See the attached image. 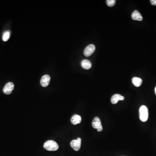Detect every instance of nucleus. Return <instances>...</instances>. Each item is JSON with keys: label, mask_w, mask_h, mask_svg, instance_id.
<instances>
[{"label": "nucleus", "mask_w": 156, "mask_h": 156, "mask_svg": "<svg viewBox=\"0 0 156 156\" xmlns=\"http://www.w3.org/2000/svg\"><path fill=\"white\" fill-rule=\"evenodd\" d=\"M44 147L48 151H56L59 149V145L53 140H49L44 144Z\"/></svg>", "instance_id": "obj_1"}, {"label": "nucleus", "mask_w": 156, "mask_h": 156, "mask_svg": "<svg viewBox=\"0 0 156 156\" xmlns=\"http://www.w3.org/2000/svg\"><path fill=\"white\" fill-rule=\"evenodd\" d=\"M139 117L142 122H146L148 119V110L145 105H142L139 109Z\"/></svg>", "instance_id": "obj_2"}, {"label": "nucleus", "mask_w": 156, "mask_h": 156, "mask_svg": "<svg viewBox=\"0 0 156 156\" xmlns=\"http://www.w3.org/2000/svg\"><path fill=\"white\" fill-rule=\"evenodd\" d=\"M92 126L94 129H96L98 132H101L102 131L103 128L101 120L98 117H96L93 119L92 122Z\"/></svg>", "instance_id": "obj_3"}, {"label": "nucleus", "mask_w": 156, "mask_h": 156, "mask_svg": "<svg viewBox=\"0 0 156 156\" xmlns=\"http://www.w3.org/2000/svg\"><path fill=\"white\" fill-rule=\"evenodd\" d=\"M70 145L72 148L75 151H78L80 150L81 146V139L78 137L77 140H73L71 142Z\"/></svg>", "instance_id": "obj_4"}, {"label": "nucleus", "mask_w": 156, "mask_h": 156, "mask_svg": "<svg viewBox=\"0 0 156 156\" xmlns=\"http://www.w3.org/2000/svg\"><path fill=\"white\" fill-rule=\"evenodd\" d=\"M96 50L95 46L93 44H90L88 46L85 48L84 51V54L86 57H88L92 55V54L95 52Z\"/></svg>", "instance_id": "obj_5"}, {"label": "nucleus", "mask_w": 156, "mask_h": 156, "mask_svg": "<svg viewBox=\"0 0 156 156\" xmlns=\"http://www.w3.org/2000/svg\"><path fill=\"white\" fill-rule=\"evenodd\" d=\"M14 86L13 83L9 82L6 84L3 88V92L7 95L11 94L13 90L14 89Z\"/></svg>", "instance_id": "obj_6"}, {"label": "nucleus", "mask_w": 156, "mask_h": 156, "mask_svg": "<svg viewBox=\"0 0 156 156\" xmlns=\"http://www.w3.org/2000/svg\"><path fill=\"white\" fill-rule=\"evenodd\" d=\"M50 81V77L49 75H45L43 76L40 80V84L44 87L48 86Z\"/></svg>", "instance_id": "obj_7"}, {"label": "nucleus", "mask_w": 156, "mask_h": 156, "mask_svg": "<svg viewBox=\"0 0 156 156\" xmlns=\"http://www.w3.org/2000/svg\"><path fill=\"white\" fill-rule=\"evenodd\" d=\"M125 98L120 94H116L114 95L111 98V102L113 104H116L119 101H123Z\"/></svg>", "instance_id": "obj_8"}, {"label": "nucleus", "mask_w": 156, "mask_h": 156, "mask_svg": "<svg viewBox=\"0 0 156 156\" xmlns=\"http://www.w3.org/2000/svg\"><path fill=\"white\" fill-rule=\"evenodd\" d=\"M131 17L132 19L135 21H142L143 20V17L141 14L137 10H135L132 13Z\"/></svg>", "instance_id": "obj_9"}, {"label": "nucleus", "mask_w": 156, "mask_h": 156, "mask_svg": "<svg viewBox=\"0 0 156 156\" xmlns=\"http://www.w3.org/2000/svg\"><path fill=\"white\" fill-rule=\"evenodd\" d=\"M82 121V118L80 115L78 114H74L71 119V122L72 124L74 125L80 124Z\"/></svg>", "instance_id": "obj_10"}, {"label": "nucleus", "mask_w": 156, "mask_h": 156, "mask_svg": "<svg viewBox=\"0 0 156 156\" xmlns=\"http://www.w3.org/2000/svg\"><path fill=\"white\" fill-rule=\"evenodd\" d=\"M81 65L85 70H89L92 67V64L90 61L87 60H83L82 61Z\"/></svg>", "instance_id": "obj_11"}, {"label": "nucleus", "mask_w": 156, "mask_h": 156, "mask_svg": "<svg viewBox=\"0 0 156 156\" xmlns=\"http://www.w3.org/2000/svg\"><path fill=\"white\" fill-rule=\"evenodd\" d=\"M132 82L133 85L137 87H140L142 83V80L140 78H133L132 79Z\"/></svg>", "instance_id": "obj_12"}, {"label": "nucleus", "mask_w": 156, "mask_h": 156, "mask_svg": "<svg viewBox=\"0 0 156 156\" xmlns=\"http://www.w3.org/2000/svg\"><path fill=\"white\" fill-rule=\"evenodd\" d=\"M10 37V32L9 31H6L4 33L3 35V40L4 41H7L9 40Z\"/></svg>", "instance_id": "obj_13"}, {"label": "nucleus", "mask_w": 156, "mask_h": 156, "mask_svg": "<svg viewBox=\"0 0 156 156\" xmlns=\"http://www.w3.org/2000/svg\"><path fill=\"white\" fill-rule=\"evenodd\" d=\"M115 2H116L115 0H107L106 1L107 5L110 7L114 6L115 5Z\"/></svg>", "instance_id": "obj_14"}, {"label": "nucleus", "mask_w": 156, "mask_h": 156, "mask_svg": "<svg viewBox=\"0 0 156 156\" xmlns=\"http://www.w3.org/2000/svg\"><path fill=\"white\" fill-rule=\"evenodd\" d=\"M150 2H151V4L153 5H156V0H151Z\"/></svg>", "instance_id": "obj_15"}, {"label": "nucleus", "mask_w": 156, "mask_h": 156, "mask_svg": "<svg viewBox=\"0 0 156 156\" xmlns=\"http://www.w3.org/2000/svg\"><path fill=\"white\" fill-rule=\"evenodd\" d=\"M155 94H156V87H155Z\"/></svg>", "instance_id": "obj_16"}]
</instances>
